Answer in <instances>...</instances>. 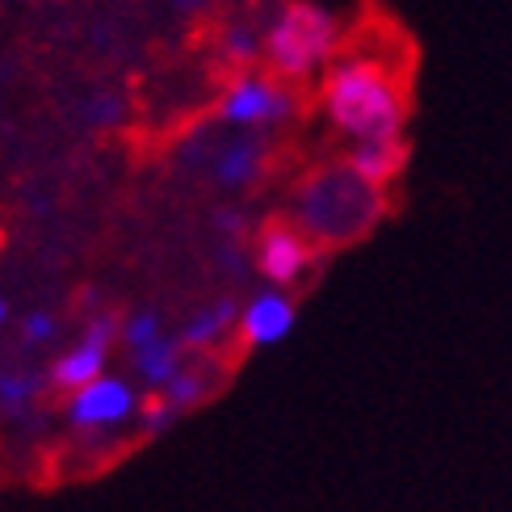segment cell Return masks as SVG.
Segmentation results:
<instances>
[{
    "label": "cell",
    "instance_id": "1",
    "mask_svg": "<svg viewBox=\"0 0 512 512\" xmlns=\"http://www.w3.org/2000/svg\"><path fill=\"white\" fill-rule=\"evenodd\" d=\"M315 105L340 139H395L412 118V51L349 34L315 84Z\"/></svg>",
    "mask_w": 512,
    "mask_h": 512
},
{
    "label": "cell",
    "instance_id": "2",
    "mask_svg": "<svg viewBox=\"0 0 512 512\" xmlns=\"http://www.w3.org/2000/svg\"><path fill=\"white\" fill-rule=\"evenodd\" d=\"M391 210V189L366 181L345 156H328L294 173L282 215H290V223L328 256L370 240Z\"/></svg>",
    "mask_w": 512,
    "mask_h": 512
},
{
    "label": "cell",
    "instance_id": "3",
    "mask_svg": "<svg viewBox=\"0 0 512 512\" xmlns=\"http://www.w3.org/2000/svg\"><path fill=\"white\" fill-rule=\"evenodd\" d=\"M349 26L319 0H282L261 26V68L307 89L340 55Z\"/></svg>",
    "mask_w": 512,
    "mask_h": 512
},
{
    "label": "cell",
    "instance_id": "4",
    "mask_svg": "<svg viewBox=\"0 0 512 512\" xmlns=\"http://www.w3.org/2000/svg\"><path fill=\"white\" fill-rule=\"evenodd\" d=\"M303 105L307 97L298 84H286L269 68H252V72H236L223 80V89L215 97V118L248 135H269L277 126L294 122L303 114Z\"/></svg>",
    "mask_w": 512,
    "mask_h": 512
},
{
    "label": "cell",
    "instance_id": "5",
    "mask_svg": "<svg viewBox=\"0 0 512 512\" xmlns=\"http://www.w3.org/2000/svg\"><path fill=\"white\" fill-rule=\"evenodd\" d=\"M252 252H256V269H261L269 282L277 286H298L303 277L315 269L319 252L303 231L290 223V215H269L256 223V236H252Z\"/></svg>",
    "mask_w": 512,
    "mask_h": 512
},
{
    "label": "cell",
    "instance_id": "6",
    "mask_svg": "<svg viewBox=\"0 0 512 512\" xmlns=\"http://www.w3.org/2000/svg\"><path fill=\"white\" fill-rule=\"evenodd\" d=\"M139 412V395L126 378L118 374H101L89 387H80L68 395V420L84 433H105L118 429Z\"/></svg>",
    "mask_w": 512,
    "mask_h": 512
},
{
    "label": "cell",
    "instance_id": "7",
    "mask_svg": "<svg viewBox=\"0 0 512 512\" xmlns=\"http://www.w3.org/2000/svg\"><path fill=\"white\" fill-rule=\"evenodd\" d=\"M114 336H118L114 319H93L89 332H84L72 349H63V353L51 361L47 387L72 395V391H80V387H89V382H97V378L105 374V361H110Z\"/></svg>",
    "mask_w": 512,
    "mask_h": 512
},
{
    "label": "cell",
    "instance_id": "8",
    "mask_svg": "<svg viewBox=\"0 0 512 512\" xmlns=\"http://www.w3.org/2000/svg\"><path fill=\"white\" fill-rule=\"evenodd\" d=\"M277 164V152L269 135H236L219 143L215 152H210V177H215L223 189H248L256 181H265Z\"/></svg>",
    "mask_w": 512,
    "mask_h": 512
},
{
    "label": "cell",
    "instance_id": "9",
    "mask_svg": "<svg viewBox=\"0 0 512 512\" xmlns=\"http://www.w3.org/2000/svg\"><path fill=\"white\" fill-rule=\"evenodd\" d=\"M290 324H294V298L290 294H261V298L248 303V311L240 315V324H236V332H231L227 345L244 357L256 345L282 340L290 332Z\"/></svg>",
    "mask_w": 512,
    "mask_h": 512
},
{
    "label": "cell",
    "instance_id": "10",
    "mask_svg": "<svg viewBox=\"0 0 512 512\" xmlns=\"http://www.w3.org/2000/svg\"><path fill=\"white\" fill-rule=\"evenodd\" d=\"M345 160L357 168L366 181L382 185V189H395L399 177L408 173V160H412V143L408 135H395V139H370V143H349Z\"/></svg>",
    "mask_w": 512,
    "mask_h": 512
},
{
    "label": "cell",
    "instance_id": "11",
    "mask_svg": "<svg viewBox=\"0 0 512 512\" xmlns=\"http://www.w3.org/2000/svg\"><path fill=\"white\" fill-rule=\"evenodd\" d=\"M215 59H219V68H227V76L261 68V26H252V21H227V26H219Z\"/></svg>",
    "mask_w": 512,
    "mask_h": 512
},
{
    "label": "cell",
    "instance_id": "12",
    "mask_svg": "<svg viewBox=\"0 0 512 512\" xmlns=\"http://www.w3.org/2000/svg\"><path fill=\"white\" fill-rule=\"evenodd\" d=\"M240 324V315H236V303H215V307H206V311H198L194 319L185 324V332H181V349L185 353H210V349H223L227 340H231V328Z\"/></svg>",
    "mask_w": 512,
    "mask_h": 512
},
{
    "label": "cell",
    "instance_id": "13",
    "mask_svg": "<svg viewBox=\"0 0 512 512\" xmlns=\"http://www.w3.org/2000/svg\"><path fill=\"white\" fill-rule=\"evenodd\" d=\"M181 366H185V349H181V340H168V336H160L156 345H147V349L135 353V374L152 391H164Z\"/></svg>",
    "mask_w": 512,
    "mask_h": 512
},
{
    "label": "cell",
    "instance_id": "14",
    "mask_svg": "<svg viewBox=\"0 0 512 512\" xmlns=\"http://www.w3.org/2000/svg\"><path fill=\"white\" fill-rule=\"evenodd\" d=\"M38 391H42V382L34 374H0V412H9V416L26 412L38 399Z\"/></svg>",
    "mask_w": 512,
    "mask_h": 512
},
{
    "label": "cell",
    "instance_id": "15",
    "mask_svg": "<svg viewBox=\"0 0 512 512\" xmlns=\"http://www.w3.org/2000/svg\"><path fill=\"white\" fill-rule=\"evenodd\" d=\"M118 336L126 340V349L139 353V349H147V345H156L164 332H160V319H156L152 311H139V315H131V319H126V324L118 328Z\"/></svg>",
    "mask_w": 512,
    "mask_h": 512
},
{
    "label": "cell",
    "instance_id": "16",
    "mask_svg": "<svg viewBox=\"0 0 512 512\" xmlns=\"http://www.w3.org/2000/svg\"><path fill=\"white\" fill-rule=\"evenodd\" d=\"M122 118V105H118V97H110V93H101L93 105H89V122L93 126H114Z\"/></svg>",
    "mask_w": 512,
    "mask_h": 512
},
{
    "label": "cell",
    "instance_id": "17",
    "mask_svg": "<svg viewBox=\"0 0 512 512\" xmlns=\"http://www.w3.org/2000/svg\"><path fill=\"white\" fill-rule=\"evenodd\" d=\"M21 332H26L30 345H42V340H51V336H55V319H51L47 311H34V315L26 319V328H21Z\"/></svg>",
    "mask_w": 512,
    "mask_h": 512
},
{
    "label": "cell",
    "instance_id": "18",
    "mask_svg": "<svg viewBox=\"0 0 512 512\" xmlns=\"http://www.w3.org/2000/svg\"><path fill=\"white\" fill-rule=\"evenodd\" d=\"M168 5H173L181 17H202V13L215 9V0H168Z\"/></svg>",
    "mask_w": 512,
    "mask_h": 512
},
{
    "label": "cell",
    "instance_id": "19",
    "mask_svg": "<svg viewBox=\"0 0 512 512\" xmlns=\"http://www.w3.org/2000/svg\"><path fill=\"white\" fill-rule=\"evenodd\" d=\"M5 319H9V303H5V298H0V328H5Z\"/></svg>",
    "mask_w": 512,
    "mask_h": 512
}]
</instances>
